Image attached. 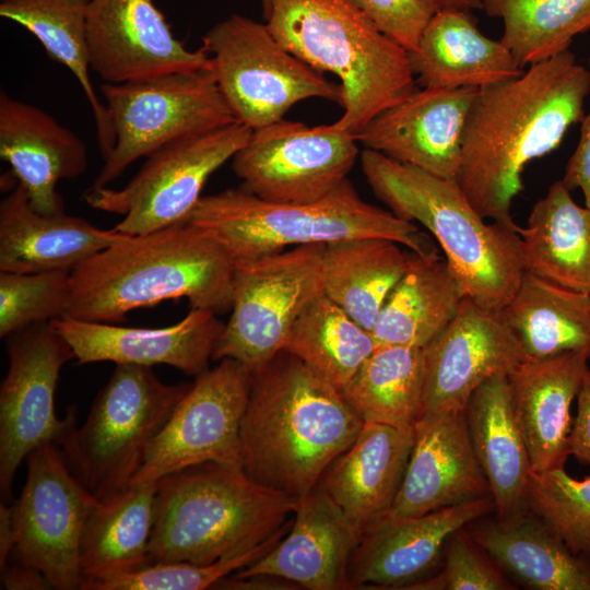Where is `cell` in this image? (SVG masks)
I'll return each mask as SVG.
<instances>
[{
	"label": "cell",
	"instance_id": "1",
	"mask_svg": "<svg viewBox=\"0 0 590 590\" xmlns=\"http://www.w3.org/2000/svg\"><path fill=\"white\" fill-rule=\"evenodd\" d=\"M589 93L590 71L570 50L479 90L455 180L482 217L515 223L510 208L526 166L560 145L585 116Z\"/></svg>",
	"mask_w": 590,
	"mask_h": 590
},
{
	"label": "cell",
	"instance_id": "2",
	"mask_svg": "<svg viewBox=\"0 0 590 590\" xmlns=\"http://www.w3.org/2000/svg\"><path fill=\"white\" fill-rule=\"evenodd\" d=\"M363 425L337 387L283 350L252 374L240 465L258 484L299 498Z\"/></svg>",
	"mask_w": 590,
	"mask_h": 590
},
{
	"label": "cell",
	"instance_id": "3",
	"mask_svg": "<svg viewBox=\"0 0 590 590\" xmlns=\"http://www.w3.org/2000/svg\"><path fill=\"white\" fill-rule=\"evenodd\" d=\"M235 263L189 223L125 235L70 272L63 318L118 323L134 309L185 298L190 308L231 311Z\"/></svg>",
	"mask_w": 590,
	"mask_h": 590
},
{
	"label": "cell",
	"instance_id": "4",
	"mask_svg": "<svg viewBox=\"0 0 590 590\" xmlns=\"http://www.w3.org/2000/svg\"><path fill=\"white\" fill-rule=\"evenodd\" d=\"M361 166L392 213L433 234L467 297L491 310L510 302L524 273L516 223H487L455 179L369 149L361 153Z\"/></svg>",
	"mask_w": 590,
	"mask_h": 590
},
{
	"label": "cell",
	"instance_id": "5",
	"mask_svg": "<svg viewBox=\"0 0 590 590\" xmlns=\"http://www.w3.org/2000/svg\"><path fill=\"white\" fill-rule=\"evenodd\" d=\"M297 498L251 480L240 464L204 462L158 482L150 559L206 565L272 536Z\"/></svg>",
	"mask_w": 590,
	"mask_h": 590
},
{
	"label": "cell",
	"instance_id": "6",
	"mask_svg": "<svg viewBox=\"0 0 590 590\" xmlns=\"http://www.w3.org/2000/svg\"><path fill=\"white\" fill-rule=\"evenodd\" d=\"M267 25L293 55L340 79L343 115L355 134L415 91L409 51L385 35L354 0H272Z\"/></svg>",
	"mask_w": 590,
	"mask_h": 590
},
{
	"label": "cell",
	"instance_id": "7",
	"mask_svg": "<svg viewBox=\"0 0 590 590\" xmlns=\"http://www.w3.org/2000/svg\"><path fill=\"white\" fill-rule=\"evenodd\" d=\"M187 223L215 240L234 263L362 237L391 239L423 257L438 255L414 222L365 201L349 179L310 203L270 202L241 188L226 189L202 196Z\"/></svg>",
	"mask_w": 590,
	"mask_h": 590
},
{
	"label": "cell",
	"instance_id": "8",
	"mask_svg": "<svg viewBox=\"0 0 590 590\" xmlns=\"http://www.w3.org/2000/svg\"><path fill=\"white\" fill-rule=\"evenodd\" d=\"M190 386L165 384L152 367L116 365L85 423L59 447L70 471L101 502L127 489Z\"/></svg>",
	"mask_w": 590,
	"mask_h": 590
},
{
	"label": "cell",
	"instance_id": "9",
	"mask_svg": "<svg viewBox=\"0 0 590 590\" xmlns=\"http://www.w3.org/2000/svg\"><path fill=\"white\" fill-rule=\"evenodd\" d=\"M101 92L115 133L91 188L107 187L127 167L176 140L237 122L211 69L174 72Z\"/></svg>",
	"mask_w": 590,
	"mask_h": 590
},
{
	"label": "cell",
	"instance_id": "10",
	"mask_svg": "<svg viewBox=\"0 0 590 590\" xmlns=\"http://www.w3.org/2000/svg\"><path fill=\"white\" fill-rule=\"evenodd\" d=\"M216 83L237 120L252 130L283 119L307 98L342 105L341 84H333L291 51L267 23L232 14L202 38Z\"/></svg>",
	"mask_w": 590,
	"mask_h": 590
},
{
	"label": "cell",
	"instance_id": "11",
	"mask_svg": "<svg viewBox=\"0 0 590 590\" xmlns=\"http://www.w3.org/2000/svg\"><path fill=\"white\" fill-rule=\"evenodd\" d=\"M324 245H305L235 263L228 321L212 359H235L251 374L284 350L288 333L322 293Z\"/></svg>",
	"mask_w": 590,
	"mask_h": 590
},
{
	"label": "cell",
	"instance_id": "12",
	"mask_svg": "<svg viewBox=\"0 0 590 590\" xmlns=\"http://www.w3.org/2000/svg\"><path fill=\"white\" fill-rule=\"evenodd\" d=\"M252 129L237 121L170 142L145 157L121 188H90L85 202L122 215L113 228L140 235L185 224L210 176L246 144Z\"/></svg>",
	"mask_w": 590,
	"mask_h": 590
},
{
	"label": "cell",
	"instance_id": "13",
	"mask_svg": "<svg viewBox=\"0 0 590 590\" xmlns=\"http://www.w3.org/2000/svg\"><path fill=\"white\" fill-rule=\"evenodd\" d=\"M9 368L0 387V493L11 497L21 462L45 444L61 446L76 427L75 409L55 413L62 366L74 358L51 321L30 326L8 338Z\"/></svg>",
	"mask_w": 590,
	"mask_h": 590
},
{
	"label": "cell",
	"instance_id": "14",
	"mask_svg": "<svg viewBox=\"0 0 590 590\" xmlns=\"http://www.w3.org/2000/svg\"><path fill=\"white\" fill-rule=\"evenodd\" d=\"M26 461V481L12 505L16 529L13 555L43 573L51 588L81 589L83 531L99 500L70 471L59 446L45 444Z\"/></svg>",
	"mask_w": 590,
	"mask_h": 590
},
{
	"label": "cell",
	"instance_id": "15",
	"mask_svg": "<svg viewBox=\"0 0 590 590\" xmlns=\"http://www.w3.org/2000/svg\"><path fill=\"white\" fill-rule=\"evenodd\" d=\"M354 134L334 123L309 127L284 118L252 130L232 158L241 189L270 202L310 203L333 192L358 156Z\"/></svg>",
	"mask_w": 590,
	"mask_h": 590
},
{
	"label": "cell",
	"instance_id": "16",
	"mask_svg": "<svg viewBox=\"0 0 590 590\" xmlns=\"http://www.w3.org/2000/svg\"><path fill=\"white\" fill-rule=\"evenodd\" d=\"M251 380V371L232 358L198 375L150 442L130 485L210 461L240 464V426Z\"/></svg>",
	"mask_w": 590,
	"mask_h": 590
},
{
	"label": "cell",
	"instance_id": "17",
	"mask_svg": "<svg viewBox=\"0 0 590 590\" xmlns=\"http://www.w3.org/2000/svg\"><path fill=\"white\" fill-rule=\"evenodd\" d=\"M418 420L464 410L487 379L526 359L500 310L464 297L451 322L423 349ZM416 421V422H417Z\"/></svg>",
	"mask_w": 590,
	"mask_h": 590
},
{
	"label": "cell",
	"instance_id": "18",
	"mask_svg": "<svg viewBox=\"0 0 590 590\" xmlns=\"http://www.w3.org/2000/svg\"><path fill=\"white\" fill-rule=\"evenodd\" d=\"M86 30L91 68L105 83L212 68L203 47L175 37L155 0H88Z\"/></svg>",
	"mask_w": 590,
	"mask_h": 590
},
{
	"label": "cell",
	"instance_id": "19",
	"mask_svg": "<svg viewBox=\"0 0 590 590\" xmlns=\"http://www.w3.org/2000/svg\"><path fill=\"white\" fill-rule=\"evenodd\" d=\"M493 510L489 495L421 516H382L364 529L350 559L349 589H411L437 564L453 532Z\"/></svg>",
	"mask_w": 590,
	"mask_h": 590
},
{
	"label": "cell",
	"instance_id": "20",
	"mask_svg": "<svg viewBox=\"0 0 590 590\" xmlns=\"http://www.w3.org/2000/svg\"><path fill=\"white\" fill-rule=\"evenodd\" d=\"M477 92L473 87L415 90L354 137L365 149L455 179L467 119Z\"/></svg>",
	"mask_w": 590,
	"mask_h": 590
},
{
	"label": "cell",
	"instance_id": "21",
	"mask_svg": "<svg viewBox=\"0 0 590 590\" xmlns=\"http://www.w3.org/2000/svg\"><path fill=\"white\" fill-rule=\"evenodd\" d=\"M293 516L278 544L233 577H274L309 590L349 589L347 566L363 528L319 484L297 498Z\"/></svg>",
	"mask_w": 590,
	"mask_h": 590
},
{
	"label": "cell",
	"instance_id": "22",
	"mask_svg": "<svg viewBox=\"0 0 590 590\" xmlns=\"http://www.w3.org/2000/svg\"><path fill=\"white\" fill-rule=\"evenodd\" d=\"M70 345L78 365L113 362L152 367L168 365L186 375L208 369L224 323L210 310L191 308L163 328L58 318L51 321Z\"/></svg>",
	"mask_w": 590,
	"mask_h": 590
},
{
	"label": "cell",
	"instance_id": "23",
	"mask_svg": "<svg viewBox=\"0 0 590 590\" xmlns=\"http://www.w3.org/2000/svg\"><path fill=\"white\" fill-rule=\"evenodd\" d=\"M414 435L405 474L389 515L421 516L492 496L471 444L464 410L418 420Z\"/></svg>",
	"mask_w": 590,
	"mask_h": 590
},
{
	"label": "cell",
	"instance_id": "24",
	"mask_svg": "<svg viewBox=\"0 0 590 590\" xmlns=\"http://www.w3.org/2000/svg\"><path fill=\"white\" fill-rule=\"evenodd\" d=\"M0 156L24 187L31 206L42 214L64 212L58 182L76 178L87 168L86 145L75 133L42 108L3 91Z\"/></svg>",
	"mask_w": 590,
	"mask_h": 590
},
{
	"label": "cell",
	"instance_id": "25",
	"mask_svg": "<svg viewBox=\"0 0 590 590\" xmlns=\"http://www.w3.org/2000/svg\"><path fill=\"white\" fill-rule=\"evenodd\" d=\"M590 354L570 351L524 359L507 374L532 472L564 468L570 456V406L589 369Z\"/></svg>",
	"mask_w": 590,
	"mask_h": 590
},
{
	"label": "cell",
	"instance_id": "26",
	"mask_svg": "<svg viewBox=\"0 0 590 590\" xmlns=\"http://www.w3.org/2000/svg\"><path fill=\"white\" fill-rule=\"evenodd\" d=\"M125 235L66 212L38 213L16 182L0 203V272H71Z\"/></svg>",
	"mask_w": 590,
	"mask_h": 590
},
{
	"label": "cell",
	"instance_id": "27",
	"mask_svg": "<svg viewBox=\"0 0 590 590\" xmlns=\"http://www.w3.org/2000/svg\"><path fill=\"white\" fill-rule=\"evenodd\" d=\"M414 437V427L364 423L353 444L333 460L318 484L364 530L390 511Z\"/></svg>",
	"mask_w": 590,
	"mask_h": 590
},
{
	"label": "cell",
	"instance_id": "28",
	"mask_svg": "<svg viewBox=\"0 0 590 590\" xmlns=\"http://www.w3.org/2000/svg\"><path fill=\"white\" fill-rule=\"evenodd\" d=\"M414 75L429 88H482L523 68L502 43L485 36L471 11L439 9L409 51Z\"/></svg>",
	"mask_w": 590,
	"mask_h": 590
},
{
	"label": "cell",
	"instance_id": "29",
	"mask_svg": "<svg viewBox=\"0 0 590 590\" xmlns=\"http://www.w3.org/2000/svg\"><path fill=\"white\" fill-rule=\"evenodd\" d=\"M464 411L471 444L488 481L497 518L508 517L526 506L532 467L507 374L484 381L472 393Z\"/></svg>",
	"mask_w": 590,
	"mask_h": 590
},
{
	"label": "cell",
	"instance_id": "30",
	"mask_svg": "<svg viewBox=\"0 0 590 590\" xmlns=\"http://www.w3.org/2000/svg\"><path fill=\"white\" fill-rule=\"evenodd\" d=\"M469 532L504 571L527 588L590 590L588 556L573 553L527 506Z\"/></svg>",
	"mask_w": 590,
	"mask_h": 590
},
{
	"label": "cell",
	"instance_id": "31",
	"mask_svg": "<svg viewBox=\"0 0 590 590\" xmlns=\"http://www.w3.org/2000/svg\"><path fill=\"white\" fill-rule=\"evenodd\" d=\"M526 272L590 295V209L577 204L555 181L518 229Z\"/></svg>",
	"mask_w": 590,
	"mask_h": 590
},
{
	"label": "cell",
	"instance_id": "32",
	"mask_svg": "<svg viewBox=\"0 0 590 590\" xmlns=\"http://www.w3.org/2000/svg\"><path fill=\"white\" fill-rule=\"evenodd\" d=\"M379 237L343 239L324 245L322 292L371 331L379 312L416 253Z\"/></svg>",
	"mask_w": 590,
	"mask_h": 590
},
{
	"label": "cell",
	"instance_id": "33",
	"mask_svg": "<svg viewBox=\"0 0 590 590\" xmlns=\"http://www.w3.org/2000/svg\"><path fill=\"white\" fill-rule=\"evenodd\" d=\"M158 482L130 485L93 508L81 542L82 586L151 564Z\"/></svg>",
	"mask_w": 590,
	"mask_h": 590
},
{
	"label": "cell",
	"instance_id": "34",
	"mask_svg": "<svg viewBox=\"0 0 590 590\" xmlns=\"http://www.w3.org/2000/svg\"><path fill=\"white\" fill-rule=\"evenodd\" d=\"M464 297L445 258L416 253L386 299L371 333L378 345L423 349L451 322Z\"/></svg>",
	"mask_w": 590,
	"mask_h": 590
},
{
	"label": "cell",
	"instance_id": "35",
	"mask_svg": "<svg viewBox=\"0 0 590 590\" xmlns=\"http://www.w3.org/2000/svg\"><path fill=\"white\" fill-rule=\"evenodd\" d=\"M526 359L570 351L590 354V295L522 275L510 302L500 310Z\"/></svg>",
	"mask_w": 590,
	"mask_h": 590
},
{
	"label": "cell",
	"instance_id": "36",
	"mask_svg": "<svg viewBox=\"0 0 590 590\" xmlns=\"http://www.w3.org/2000/svg\"><path fill=\"white\" fill-rule=\"evenodd\" d=\"M88 0H2L0 16L33 34L48 56L66 66L78 80L92 109L103 158L115 144L104 103L93 87L86 30Z\"/></svg>",
	"mask_w": 590,
	"mask_h": 590
},
{
	"label": "cell",
	"instance_id": "37",
	"mask_svg": "<svg viewBox=\"0 0 590 590\" xmlns=\"http://www.w3.org/2000/svg\"><path fill=\"white\" fill-rule=\"evenodd\" d=\"M423 377L422 349L380 344L340 392L364 423L410 428L420 415Z\"/></svg>",
	"mask_w": 590,
	"mask_h": 590
},
{
	"label": "cell",
	"instance_id": "38",
	"mask_svg": "<svg viewBox=\"0 0 590 590\" xmlns=\"http://www.w3.org/2000/svg\"><path fill=\"white\" fill-rule=\"evenodd\" d=\"M377 346L371 331L322 292L293 324L284 351L340 390Z\"/></svg>",
	"mask_w": 590,
	"mask_h": 590
},
{
	"label": "cell",
	"instance_id": "39",
	"mask_svg": "<svg viewBox=\"0 0 590 590\" xmlns=\"http://www.w3.org/2000/svg\"><path fill=\"white\" fill-rule=\"evenodd\" d=\"M504 24L502 43L524 69L569 50L590 30V0H483Z\"/></svg>",
	"mask_w": 590,
	"mask_h": 590
},
{
	"label": "cell",
	"instance_id": "40",
	"mask_svg": "<svg viewBox=\"0 0 590 590\" xmlns=\"http://www.w3.org/2000/svg\"><path fill=\"white\" fill-rule=\"evenodd\" d=\"M526 506L577 554L590 550V476L575 479L565 468L532 472Z\"/></svg>",
	"mask_w": 590,
	"mask_h": 590
},
{
	"label": "cell",
	"instance_id": "41",
	"mask_svg": "<svg viewBox=\"0 0 590 590\" xmlns=\"http://www.w3.org/2000/svg\"><path fill=\"white\" fill-rule=\"evenodd\" d=\"M287 520L272 536L240 555L197 565L188 562L153 563L110 578L86 582L81 590H202L264 556L286 534Z\"/></svg>",
	"mask_w": 590,
	"mask_h": 590
},
{
	"label": "cell",
	"instance_id": "42",
	"mask_svg": "<svg viewBox=\"0 0 590 590\" xmlns=\"http://www.w3.org/2000/svg\"><path fill=\"white\" fill-rule=\"evenodd\" d=\"M70 295V272H0V337L62 318Z\"/></svg>",
	"mask_w": 590,
	"mask_h": 590
},
{
	"label": "cell",
	"instance_id": "43",
	"mask_svg": "<svg viewBox=\"0 0 590 590\" xmlns=\"http://www.w3.org/2000/svg\"><path fill=\"white\" fill-rule=\"evenodd\" d=\"M465 527L453 532L445 547L444 569L412 589L425 590H511L516 587L503 569L473 540Z\"/></svg>",
	"mask_w": 590,
	"mask_h": 590
},
{
	"label": "cell",
	"instance_id": "44",
	"mask_svg": "<svg viewBox=\"0 0 590 590\" xmlns=\"http://www.w3.org/2000/svg\"><path fill=\"white\" fill-rule=\"evenodd\" d=\"M389 38L412 51L439 7L433 0H354Z\"/></svg>",
	"mask_w": 590,
	"mask_h": 590
},
{
	"label": "cell",
	"instance_id": "45",
	"mask_svg": "<svg viewBox=\"0 0 590 590\" xmlns=\"http://www.w3.org/2000/svg\"><path fill=\"white\" fill-rule=\"evenodd\" d=\"M580 122V139L567 162L562 180L570 191L579 189L585 206L590 209V110Z\"/></svg>",
	"mask_w": 590,
	"mask_h": 590
},
{
	"label": "cell",
	"instance_id": "46",
	"mask_svg": "<svg viewBox=\"0 0 590 590\" xmlns=\"http://www.w3.org/2000/svg\"><path fill=\"white\" fill-rule=\"evenodd\" d=\"M576 399L577 414L569 434V453L580 463L590 465V368Z\"/></svg>",
	"mask_w": 590,
	"mask_h": 590
},
{
	"label": "cell",
	"instance_id": "47",
	"mask_svg": "<svg viewBox=\"0 0 590 590\" xmlns=\"http://www.w3.org/2000/svg\"><path fill=\"white\" fill-rule=\"evenodd\" d=\"M1 586L7 590H44L51 588L38 569L19 559L1 569Z\"/></svg>",
	"mask_w": 590,
	"mask_h": 590
},
{
	"label": "cell",
	"instance_id": "48",
	"mask_svg": "<svg viewBox=\"0 0 590 590\" xmlns=\"http://www.w3.org/2000/svg\"><path fill=\"white\" fill-rule=\"evenodd\" d=\"M16 542V529L13 506L0 505V569H3L13 555Z\"/></svg>",
	"mask_w": 590,
	"mask_h": 590
},
{
	"label": "cell",
	"instance_id": "49",
	"mask_svg": "<svg viewBox=\"0 0 590 590\" xmlns=\"http://www.w3.org/2000/svg\"><path fill=\"white\" fill-rule=\"evenodd\" d=\"M439 9L473 11L483 9V0H433Z\"/></svg>",
	"mask_w": 590,
	"mask_h": 590
},
{
	"label": "cell",
	"instance_id": "50",
	"mask_svg": "<svg viewBox=\"0 0 590 590\" xmlns=\"http://www.w3.org/2000/svg\"><path fill=\"white\" fill-rule=\"evenodd\" d=\"M272 0H261L264 17L269 14Z\"/></svg>",
	"mask_w": 590,
	"mask_h": 590
},
{
	"label": "cell",
	"instance_id": "51",
	"mask_svg": "<svg viewBox=\"0 0 590 590\" xmlns=\"http://www.w3.org/2000/svg\"><path fill=\"white\" fill-rule=\"evenodd\" d=\"M588 70L590 71V58L588 60Z\"/></svg>",
	"mask_w": 590,
	"mask_h": 590
},
{
	"label": "cell",
	"instance_id": "52",
	"mask_svg": "<svg viewBox=\"0 0 590 590\" xmlns=\"http://www.w3.org/2000/svg\"><path fill=\"white\" fill-rule=\"evenodd\" d=\"M588 558L590 559V550H589V553H588Z\"/></svg>",
	"mask_w": 590,
	"mask_h": 590
}]
</instances>
